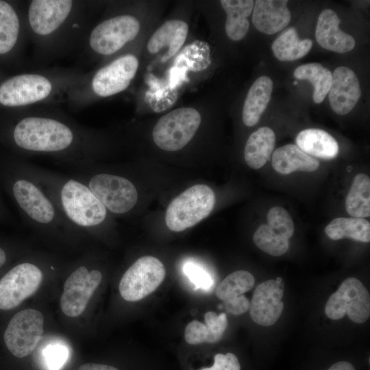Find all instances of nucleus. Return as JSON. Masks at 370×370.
<instances>
[{"label":"nucleus","mask_w":370,"mask_h":370,"mask_svg":"<svg viewBox=\"0 0 370 370\" xmlns=\"http://www.w3.org/2000/svg\"><path fill=\"white\" fill-rule=\"evenodd\" d=\"M12 145L20 153L53 158L70 167L93 163L97 138L90 130L62 114L29 110L10 132Z\"/></svg>","instance_id":"1"},{"label":"nucleus","mask_w":370,"mask_h":370,"mask_svg":"<svg viewBox=\"0 0 370 370\" xmlns=\"http://www.w3.org/2000/svg\"><path fill=\"white\" fill-rule=\"evenodd\" d=\"M0 185L25 223L40 234L69 238L82 232L66 219L42 185L25 170L21 159L0 163Z\"/></svg>","instance_id":"2"},{"label":"nucleus","mask_w":370,"mask_h":370,"mask_svg":"<svg viewBox=\"0 0 370 370\" xmlns=\"http://www.w3.org/2000/svg\"><path fill=\"white\" fill-rule=\"evenodd\" d=\"M25 170L45 188L66 219L81 231L97 232L108 223L109 211L82 182L24 160Z\"/></svg>","instance_id":"3"},{"label":"nucleus","mask_w":370,"mask_h":370,"mask_svg":"<svg viewBox=\"0 0 370 370\" xmlns=\"http://www.w3.org/2000/svg\"><path fill=\"white\" fill-rule=\"evenodd\" d=\"M70 168L73 170L69 175L87 185L110 212L125 214L136 206L138 190L125 176L100 171L93 163Z\"/></svg>","instance_id":"4"},{"label":"nucleus","mask_w":370,"mask_h":370,"mask_svg":"<svg viewBox=\"0 0 370 370\" xmlns=\"http://www.w3.org/2000/svg\"><path fill=\"white\" fill-rule=\"evenodd\" d=\"M70 78L56 74L28 73L12 76L0 84V104L28 106L47 101L69 87Z\"/></svg>","instance_id":"5"},{"label":"nucleus","mask_w":370,"mask_h":370,"mask_svg":"<svg viewBox=\"0 0 370 370\" xmlns=\"http://www.w3.org/2000/svg\"><path fill=\"white\" fill-rule=\"evenodd\" d=\"M79 6V2L70 0L29 1L27 18L31 35L40 45L52 44L73 25Z\"/></svg>","instance_id":"6"},{"label":"nucleus","mask_w":370,"mask_h":370,"mask_svg":"<svg viewBox=\"0 0 370 370\" xmlns=\"http://www.w3.org/2000/svg\"><path fill=\"white\" fill-rule=\"evenodd\" d=\"M138 60L133 54H125L99 69L88 82H83L71 88L73 100L78 102L89 92L99 97L119 94L130 86L138 68Z\"/></svg>","instance_id":"7"},{"label":"nucleus","mask_w":370,"mask_h":370,"mask_svg":"<svg viewBox=\"0 0 370 370\" xmlns=\"http://www.w3.org/2000/svg\"><path fill=\"white\" fill-rule=\"evenodd\" d=\"M214 204L215 195L211 188L194 185L170 203L165 214L166 225L173 232H182L207 217Z\"/></svg>","instance_id":"8"},{"label":"nucleus","mask_w":370,"mask_h":370,"mask_svg":"<svg viewBox=\"0 0 370 370\" xmlns=\"http://www.w3.org/2000/svg\"><path fill=\"white\" fill-rule=\"evenodd\" d=\"M201 121V115L195 108H177L158 121L152 131L153 141L164 151L180 150L193 138Z\"/></svg>","instance_id":"9"},{"label":"nucleus","mask_w":370,"mask_h":370,"mask_svg":"<svg viewBox=\"0 0 370 370\" xmlns=\"http://www.w3.org/2000/svg\"><path fill=\"white\" fill-rule=\"evenodd\" d=\"M138 20L130 14H120L98 23L90 31L88 45L100 56H110L133 40L140 31Z\"/></svg>","instance_id":"10"},{"label":"nucleus","mask_w":370,"mask_h":370,"mask_svg":"<svg viewBox=\"0 0 370 370\" xmlns=\"http://www.w3.org/2000/svg\"><path fill=\"white\" fill-rule=\"evenodd\" d=\"M325 313L332 320L341 319L347 314L354 323H365L370 316L369 293L359 280L348 278L329 297Z\"/></svg>","instance_id":"11"},{"label":"nucleus","mask_w":370,"mask_h":370,"mask_svg":"<svg viewBox=\"0 0 370 370\" xmlns=\"http://www.w3.org/2000/svg\"><path fill=\"white\" fill-rule=\"evenodd\" d=\"M165 274L164 266L160 260L151 256L140 257L123 275L119 293L127 301H139L158 288Z\"/></svg>","instance_id":"12"},{"label":"nucleus","mask_w":370,"mask_h":370,"mask_svg":"<svg viewBox=\"0 0 370 370\" xmlns=\"http://www.w3.org/2000/svg\"><path fill=\"white\" fill-rule=\"evenodd\" d=\"M43 325L44 317L40 311L28 308L17 312L3 334L7 348L18 358L29 355L42 338Z\"/></svg>","instance_id":"13"},{"label":"nucleus","mask_w":370,"mask_h":370,"mask_svg":"<svg viewBox=\"0 0 370 370\" xmlns=\"http://www.w3.org/2000/svg\"><path fill=\"white\" fill-rule=\"evenodd\" d=\"M42 278L41 269L32 262H20L11 268L0 279V310L18 306L36 291Z\"/></svg>","instance_id":"14"},{"label":"nucleus","mask_w":370,"mask_h":370,"mask_svg":"<svg viewBox=\"0 0 370 370\" xmlns=\"http://www.w3.org/2000/svg\"><path fill=\"white\" fill-rule=\"evenodd\" d=\"M102 280V273L96 269L89 270L84 265L78 266L64 282L60 299L63 313L69 317L79 316Z\"/></svg>","instance_id":"15"},{"label":"nucleus","mask_w":370,"mask_h":370,"mask_svg":"<svg viewBox=\"0 0 370 370\" xmlns=\"http://www.w3.org/2000/svg\"><path fill=\"white\" fill-rule=\"evenodd\" d=\"M282 282L268 280L260 283L254 292L249 306L251 319L262 326L273 325L281 316L284 303Z\"/></svg>","instance_id":"16"},{"label":"nucleus","mask_w":370,"mask_h":370,"mask_svg":"<svg viewBox=\"0 0 370 370\" xmlns=\"http://www.w3.org/2000/svg\"><path fill=\"white\" fill-rule=\"evenodd\" d=\"M328 94L331 108L334 112L340 115L350 112L361 96L360 83L356 73L346 66L335 69Z\"/></svg>","instance_id":"17"},{"label":"nucleus","mask_w":370,"mask_h":370,"mask_svg":"<svg viewBox=\"0 0 370 370\" xmlns=\"http://www.w3.org/2000/svg\"><path fill=\"white\" fill-rule=\"evenodd\" d=\"M341 20L332 9H325L319 14L315 30V38L323 48L336 53L352 51L355 39L338 28Z\"/></svg>","instance_id":"18"},{"label":"nucleus","mask_w":370,"mask_h":370,"mask_svg":"<svg viewBox=\"0 0 370 370\" xmlns=\"http://www.w3.org/2000/svg\"><path fill=\"white\" fill-rule=\"evenodd\" d=\"M285 0H257L252 10V23L260 32L273 34L286 27L291 15Z\"/></svg>","instance_id":"19"},{"label":"nucleus","mask_w":370,"mask_h":370,"mask_svg":"<svg viewBox=\"0 0 370 370\" xmlns=\"http://www.w3.org/2000/svg\"><path fill=\"white\" fill-rule=\"evenodd\" d=\"M188 32V24L177 19L165 21L152 34L147 43L151 53H156L167 47V52L162 58L164 62L173 56L184 45Z\"/></svg>","instance_id":"20"},{"label":"nucleus","mask_w":370,"mask_h":370,"mask_svg":"<svg viewBox=\"0 0 370 370\" xmlns=\"http://www.w3.org/2000/svg\"><path fill=\"white\" fill-rule=\"evenodd\" d=\"M271 164L279 173L288 175L295 171H314L318 169L319 162L297 145L288 144L273 152Z\"/></svg>","instance_id":"21"},{"label":"nucleus","mask_w":370,"mask_h":370,"mask_svg":"<svg viewBox=\"0 0 370 370\" xmlns=\"http://www.w3.org/2000/svg\"><path fill=\"white\" fill-rule=\"evenodd\" d=\"M205 323L194 320L186 327L184 338L190 345L203 343H214L220 341L227 327L225 313L217 315L214 312H207L204 315Z\"/></svg>","instance_id":"22"},{"label":"nucleus","mask_w":370,"mask_h":370,"mask_svg":"<svg viewBox=\"0 0 370 370\" xmlns=\"http://www.w3.org/2000/svg\"><path fill=\"white\" fill-rule=\"evenodd\" d=\"M272 79L265 75L259 77L251 86L243 108V121L247 127L255 125L260 120L271 97Z\"/></svg>","instance_id":"23"},{"label":"nucleus","mask_w":370,"mask_h":370,"mask_svg":"<svg viewBox=\"0 0 370 370\" xmlns=\"http://www.w3.org/2000/svg\"><path fill=\"white\" fill-rule=\"evenodd\" d=\"M297 146L310 156L321 159H332L338 153V145L335 138L320 129H306L297 136Z\"/></svg>","instance_id":"24"},{"label":"nucleus","mask_w":370,"mask_h":370,"mask_svg":"<svg viewBox=\"0 0 370 370\" xmlns=\"http://www.w3.org/2000/svg\"><path fill=\"white\" fill-rule=\"evenodd\" d=\"M275 145L274 132L268 127H262L249 136L244 149L247 164L258 169L263 166L272 155Z\"/></svg>","instance_id":"25"},{"label":"nucleus","mask_w":370,"mask_h":370,"mask_svg":"<svg viewBox=\"0 0 370 370\" xmlns=\"http://www.w3.org/2000/svg\"><path fill=\"white\" fill-rule=\"evenodd\" d=\"M221 5L227 14L225 29L228 38L234 41L242 40L247 34L253 0H221Z\"/></svg>","instance_id":"26"},{"label":"nucleus","mask_w":370,"mask_h":370,"mask_svg":"<svg viewBox=\"0 0 370 370\" xmlns=\"http://www.w3.org/2000/svg\"><path fill=\"white\" fill-rule=\"evenodd\" d=\"M310 39H299L297 30L289 27L283 31L272 43L275 58L280 61H293L305 56L311 49Z\"/></svg>","instance_id":"27"},{"label":"nucleus","mask_w":370,"mask_h":370,"mask_svg":"<svg viewBox=\"0 0 370 370\" xmlns=\"http://www.w3.org/2000/svg\"><path fill=\"white\" fill-rule=\"evenodd\" d=\"M325 232L334 241L351 238L363 243L370 241V223L361 218H336L325 227Z\"/></svg>","instance_id":"28"},{"label":"nucleus","mask_w":370,"mask_h":370,"mask_svg":"<svg viewBox=\"0 0 370 370\" xmlns=\"http://www.w3.org/2000/svg\"><path fill=\"white\" fill-rule=\"evenodd\" d=\"M347 213L355 218L370 216V179L364 173L354 177L345 201Z\"/></svg>","instance_id":"29"},{"label":"nucleus","mask_w":370,"mask_h":370,"mask_svg":"<svg viewBox=\"0 0 370 370\" xmlns=\"http://www.w3.org/2000/svg\"><path fill=\"white\" fill-rule=\"evenodd\" d=\"M21 34V21L14 7L0 0V55L10 52L16 45Z\"/></svg>","instance_id":"30"},{"label":"nucleus","mask_w":370,"mask_h":370,"mask_svg":"<svg viewBox=\"0 0 370 370\" xmlns=\"http://www.w3.org/2000/svg\"><path fill=\"white\" fill-rule=\"evenodd\" d=\"M297 79L308 80L314 86L313 100L321 103L330 88L332 73L319 63H308L297 67L293 73Z\"/></svg>","instance_id":"31"},{"label":"nucleus","mask_w":370,"mask_h":370,"mask_svg":"<svg viewBox=\"0 0 370 370\" xmlns=\"http://www.w3.org/2000/svg\"><path fill=\"white\" fill-rule=\"evenodd\" d=\"M210 47L202 40H195L186 46L174 61L175 68L198 72L206 69L211 63Z\"/></svg>","instance_id":"32"},{"label":"nucleus","mask_w":370,"mask_h":370,"mask_svg":"<svg viewBox=\"0 0 370 370\" xmlns=\"http://www.w3.org/2000/svg\"><path fill=\"white\" fill-rule=\"evenodd\" d=\"M255 283L253 275L245 270H238L229 274L218 285L215 294L221 300L228 301L242 295L251 290Z\"/></svg>","instance_id":"33"},{"label":"nucleus","mask_w":370,"mask_h":370,"mask_svg":"<svg viewBox=\"0 0 370 370\" xmlns=\"http://www.w3.org/2000/svg\"><path fill=\"white\" fill-rule=\"evenodd\" d=\"M255 245L264 252L281 256L288 249V239L280 235L268 225L261 224L253 235Z\"/></svg>","instance_id":"34"},{"label":"nucleus","mask_w":370,"mask_h":370,"mask_svg":"<svg viewBox=\"0 0 370 370\" xmlns=\"http://www.w3.org/2000/svg\"><path fill=\"white\" fill-rule=\"evenodd\" d=\"M67 344L61 340H52L40 348L38 362L44 370H60L69 358Z\"/></svg>","instance_id":"35"},{"label":"nucleus","mask_w":370,"mask_h":370,"mask_svg":"<svg viewBox=\"0 0 370 370\" xmlns=\"http://www.w3.org/2000/svg\"><path fill=\"white\" fill-rule=\"evenodd\" d=\"M182 270L196 289L208 291L214 287V281L212 274L201 263L191 260H186Z\"/></svg>","instance_id":"36"},{"label":"nucleus","mask_w":370,"mask_h":370,"mask_svg":"<svg viewBox=\"0 0 370 370\" xmlns=\"http://www.w3.org/2000/svg\"><path fill=\"white\" fill-rule=\"evenodd\" d=\"M267 221L271 228L287 239L293 235L294 223L289 213L282 207L271 208L267 213Z\"/></svg>","instance_id":"37"},{"label":"nucleus","mask_w":370,"mask_h":370,"mask_svg":"<svg viewBox=\"0 0 370 370\" xmlns=\"http://www.w3.org/2000/svg\"><path fill=\"white\" fill-rule=\"evenodd\" d=\"M200 370H241V364L236 356L232 353L217 354L213 365Z\"/></svg>","instance_id":"38"},{"label":"nucleus","mask_w":370,"mask_h":370,"mask_svg":"<svg viewBox=\"0 0 370 370\" xmlns=\"http://www.w3.org/2000/svg\"><path fill=\"white\" fill-rule=\"evenodd\" d=\"M250 302L244 295H241L224 301L225 309L234 315H240L249 309Z\"/></svg>","instance_id":"39"},{"label":"nucleus","mask_w":370,"mask_h":370,"mask_svg":"<svg viewBox=\"0 0 370 370\" xmlns=\"http://www.w3.org/2000/svg\"><path fill=\"white\" fill-rule=\"evenodd\" d=\"M77 370H118L116 367L97 363H86L81 365Z\"/></svg>","instance_id":"40"},{"label":"nucleus","mask_w":370,"mask_h":370,"mask_svg":"<svg viewBox=\"0 0 370 370\" xmlns=\"http://www.w3.org/2000/svg\"><path fill=\"white\" fill-rule=\"evenodd\" d=\"M327 370H356L354 366L348 361H338Z\"/></svg>","instance_id":"41"},{"label":"nucleus","mask_w":370,"mask_h":370,"mask_svg":"<svg viewBox=\"0 0 370 370\" xmlns=\"http://www.w3.org/2000/svg\"><path fill=\"white\" fill-rule=\"evenodd\" d=\"M8 217L6 208L0 197V222L3 221Z\"/></svg>","instance_id":"42"},{"label":"nucleus","mask_w":370,"mask_h":370,"mask_svg":"<svg viewBox=\"0 0 370 370\" xmlns=\"http://www.w3.org/2000/svg\"><path fill=\"white\" fill-rule=\"evenodd\" d=\"M8 255L5 250L0 246V269L5 264Z\"/></svg>","instance_id":"43"}]
</instances>
